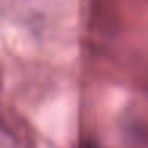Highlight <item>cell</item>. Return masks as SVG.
I'll return each instance as SVG.
<instances>
[{
	"mask_svg": "<svg viewBox=\"0 0 148 148\" xmlns=\"http://www.w3.org/2000/svg\"><path fill=\"white\" fill-rule=\"evenodd\" d=\"M0 88H2V77H0Z\"/></svg>",
	"mask_w": 148,
	"mask_h": 148,
	"instance_id": "cell-2",
	"label": "cell"
},
{
	"mask_svg": "<svg viewBox=\"0 0 148 148\" xmlns=\"http://www.w3.org/2000/svg\"><path fill=\"white\" fill-rule=\"evenodd\" d=\"M0 131L13 140L18 148L35 147V132L30 123L13 107L0 103Z\"/></svg>",
	"mask_w": 148,
	"mask_h": 148,
	"instance_id": "cell-1",
	"label": "cell"
}]
</instances>
